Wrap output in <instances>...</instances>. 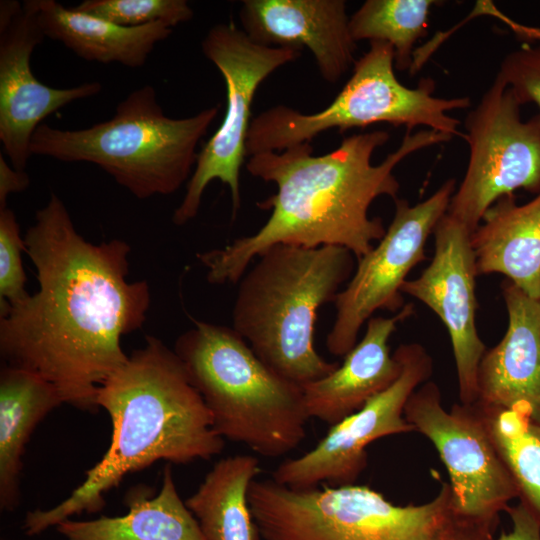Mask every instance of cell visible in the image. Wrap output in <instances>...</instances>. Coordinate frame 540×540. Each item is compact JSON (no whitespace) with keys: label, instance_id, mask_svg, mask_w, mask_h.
Listing matches in <instances>:
<instances>
[{"label":"cell","instance_id":"cell-1","mask_svg":"<svg viewBox=\"0 0 540 540\" xmlns=\"http://www.w3.org/2000/svg\"><path fill=\"white\" fill-rule=\"evenodd\" d=\"M24 241L39 289L0 316L1 358L51 383L65 404L95 412L99 387L128 360L122 336L146 320L149 284L127 281V242L87 241L53 192Z\"/></svg>","mask_w":540,"mask_h":540},{"label":"cell","instance_id":"cell-2","mask_svg":"<svg viewBox=\"0 0 540 540\" xmlns=\"http://www.w3.org/2000/svg\"><path fill=\"white\" fill-rule=\"evenodd\" d=\"M389 137L386 130L353 134L319 156L313 155L310 142L250 156L248 172L277 187L275 194L257 202L271 214L254 234L197 253L208 282H238L260 254L278 244L344 247L356 260L367 254L386 231L381 218L369 217V207L380 196L398 198L396 166L416 151L453 138L431 129L406 132L399 147L373 165V153Z\"/></svg>","mask_w":540,"mask_h":540},{"label":"cell","instance_id":"cell-3","mask_svg":"<svg viewBox=\"0 0 540 540\" xmlns=\"http://www.w3.org/2000/svg\"><path fill=\"white\" fill-rule=\"evenodd\" d=\"M96 402L112 423L107 451L64 501L26 513V535H38L74 515L101 510L107 492L128 474L156 461L189 464L208 460L224 449L225 441L215 431L182 361L154 336H146L145 345L104 381Z\"/></svg>","mask_w":540,"mask_h":540},{"label":"cell","instance_id":"cell-4","mask_svg":"<svg viewBox=\"0 0 540 540\" xmlns=\"http://www.w3.org/2000/svg\"><path fill=\"white\" fill-rule=\"evenodd\" d=\"M355 259L339 246L268 248L238 281L232 327L265 364L301 386L329 375L339 363L314 347L317 313L350 280Z\"/></svg>","mask_w":540,"mask_h":540},{"label":"cell","instance_id":"cell-5","mask_svg":"<svg viewBox=\"0 0 540 540\" xmlns=\"http://www.w3.org/2000/svg\"><path fill=\"white\" fill-rule=\"evenodd\" d=\"M174 351L223 438L276 458L306 437L303 388L265 364L233 328L192 319Z\"/></svg>","mask_w":540,"mask_h":540},{"label":"cell","instance_id":"cell-6","mask_svg":"<svg viewBox=\"0 0 540 540\" xmlns=\"http://www.w3.org/2000/svg\"><path fill=\"white\" fill-rule=\"evenodd\" d=\"M219 112V105L175 119L144 85L120 101L113 116L80 130L47 124L33 134L32 155L99 166L138 199L169 195L189 181L197 146Z\"/></svg>","mask_w":540,"mask_h":540},{"label":"cell","instance_id":"cell-7","mask_svg":"<svg viewBox=\"0 0 540 540\" xmlns=\"http://www.w3.org/2000/svg\"><path fill=\"white\" fill-rule=\"evenodd\" d=\"M394 61L392 45L371 41L369 50L355 61L351 77L324 109L304 114L277 105L254 117L246 141L247 155L281 152L293 145L311 142L332 128L343 133L381 122L405 126L407 132L426 126L464 138L459 120L448 112L468 108L470 99L434 96L435 83L431 78H423L416 88H408L398 81Z\"/></svg>","mask_w":540,"mask_h":540},{"label":"cell","instance_id":"cell-8","mask_svg":"<svg viewBox=\"0 0 540 540\" xmlns=\"http://www.w3.org/2000/svg\"><path fill=\"white\" fill-rule=\"evenodd\" d=\"M248 502L264 540H436L452 514L449 483L426 503L400 506L368 486L292 489L255 479Z\"/></svg>","mask_w":540,"mask_h":540},{"label":"cell","instance_id":"cell-9","mask_svg":"<svg viewBox=\"0 0 540 540\" xmlns=\"http://www.w3.org/2000/svg\"><path fill=\"white\" fill-rule=\"evenodd\" d=\"M201 48L224 79L226 110L220 126L198 152L185 195L173 213L172 222L179 226L196 217L203 193L213 180L229 187L232 215L236 216L240 207V170L247 156L256 91L269 75L301 55L291 48L258 44L234 22L211 27Z\"/></svg>","mask_w":540,"mask_h":540},{"label":"cell","instance_id":"cell-10","mask_svg":"<svg viewBox=\"0 0 540 540\" xmlns=\"http://www.w3.org/2000/svg\"><path fill=\"white\" fill-rule=\"evenodd\" d=\"M521 106L496 76L465 120L469 160L447 213L472 233L500 198L540 192V114L524 120Z\"/></svg>","mask_w":540,"mask_h":540},{"label":"cell","instance_id":"cell-11","mask_svg":"<svg viewBox=\"0 0 540 540\" xmlns=\"http://www.w3.org/2000/svg\"><path fill=\"white\" fill-rule=\"evenodd\" d=\"M455 184L454 179L446 180L413 206L404 199L394 200V217L384 236L357 260L350 280L334 300L336 316L326 338L331 354L345 356L377 310L399 312L404 307L402 286L409 272L426 260V242L447 213Z\"/></svg>","mask_w":540,"mask_h":540},{"label":"cell","instance_id":"cell-12","mask_svg":"<svg viewBox=\"0 0 540 540\" xmlns=\"http://www.w3.org/2000/svg\"><path fill=\"white\" fill-rule=\"evenodd\" d=\"M404 417L429 439L446 467L455 514L495 519L519 498L475 404L455 403L445 410L440 388L428 380L409 397Z\"/></svg>","mask_w":540,"mask_h":540},{"label":"cell","instance_id":"cell-13","mask_svg":"<svg viewBox=\"0 0 540 540\" xmlns=\"http://www.w3.org/2000/svg\"><path fill=\"white\" fill-rule=\"evenodd\" d=\"M394 352L402 364L398 379L332 425L313 449L277 466L272 473L275 482L292 489L355 484L367 466L370 443L415 431L404 417V408L411 394L432 376L433 359L419 343L401 344Z\"/></svg>","mask_w":540,"mask_h":540},{"label":"cell","instance_id":"cell-14","mask_svg":"<svg viewBox=\"0 0 540 540\" xmlns=\"http://www.w3.org/2000/svg\"><path fill=\"white\" fill-rule=\"evenodd\" d=\"M45 38L28 1L0 2V141L12 166L24 171L34 132L62 107L102 90L99 82L57 89L40 82L30 59Z\"/></svg>","mask_w":540,"mask_h":540},{"label":"cell","instance_id":"cell-15","mask_svg":"<svg viewBox=\"0 0 540 540\" xmlns=\"http://www.w3.org/2000/svg\"><path fill=\"white\" fill-rule=\"evenodd\" d=\"M472 232L446 213L436 225L434 255L415 279L406 280L402 293L429 307L449 334L458 378L460 403L477 401V371L487 348L476 328L475 253Z\"/></svg>","mask_w":540,"mask_h":540},{"label":"cell","instance_id":"cell-16","mask_svg":"<svg viewBox=\"0 0 540 540\" xmlns=\"http://www.w3.org/2000/svg\"><path fill=\"white\" fill-rule=\"evenodd\" d=\"M239 18L241 29L258 44L307 48L328 83L338 82L356 61L343 0H245Z\"/></svg>","mask_w":540,"mask_h":540},{"label":"cell","instance_id":"cell-17","mask_svg":"<svg viewBox=\"0 0 540 540\" xmlns=\"http://www.w3.org/2000/svg\"><path fill=\"white\" fill-rule=\"evenodd\" d=\"M502 295L508 327L484 353L477 371V401L520 411L540 424V299L505 281Z\"/></svg>","mask_w":540,"mask_h":540},{"label":"cell","instance_id":"cell-18","mask_svg":"<svg viewBox=\"0 0 540 540\" xmlns=\"http://www.w3.org/2000/svg\"><path fill=\"white\" fill-rule=\"evenodd\" d=\"M413 314V304L408 303L392 317H371L363 338L343 363L302 386L308 416L332 426L390 387L400 376L402 364L395 352L390 354L388 342L398 323Z\"/></svg>","mask_w":540,"mask_h":540},{"label":"cell","instance_id":"cell-19","mask_svg":"<svg viewBox=\"0 0 540 540\" xmlns=\"http://www.w3.org/2000/svg\"><path fill=\"white\" fill-rule=\"evenodd\" d=\"M471 234L478 275L499 273L540 299V192L517 205L513 195L495 202Z\"/></svg>","mask_w":540,"mask_h":540},{"label":"cell","instance_id":"cell-20","mask_svg":"<svg viewBox=\"0 0 540 540\" xmlns=\"http://www.w3.org/2000/svg\"><path fill=\"white\" fill-rule=\"evenodd\" d=\"M45 38L60 41L77 56L104 64L142 67L155 45L168 38L172 27L159 21L123 27L55 0H28Z\"/></svg>","mask_w":540,"mask_h":540},{"label":"cell","instance_id":"cell-21","mask_svg":"<svg viewBox=\"0 0 540 540\" xmlns=\"http://www.w3.org/2000/svg\"><path fill=\"white\" fill-rule=\"evenodd\" d=\"M125 503L128 512L123 516L67 519L55 527L66 540H207L178 494L170 465L164 468L157 495L145 496L138 488L131 490Z\"/></svg>","mask_w":540,"mask_h":540},{"label":"cell","instance_id":"cell-22","mask_svg":"<svg viewBox=\"0 0 540 540\" xmlns=\"http://www.w3.org/2000/svg\"><path fill=\"white\" fill-rule=\"evenodd\" d=\"M64 404L58 390L30 371L3 364L0 371V507L13 511L20 500L25 446L36 426Z\"/></svg>","mask_w":540,"mask_h":540},{"label":"cell","instance_id":"cell-23","mask_svg":"<svg viewBox=\"0 0 540 540\" xmlns=\"http://www.w3.org/2000/svg\"><path fill=\"white\" fill-rule=\"evenodd\" d=\"M259 460L237 454L219 460L185 501L207 540H255L258 533L248 502Z\"/></svg>","mask_w":540,"mask_h":540},{"label":"cell","instance_id":"cell-24","mask_svg":"<svg viewBox=\"0 0 540 540\" xmlns=\"http://www.w3.org/2000/svg\"><path fill=\"white\" fill-rule=\"evenodd\" d=\"M474 404L518 488L520 500L540 521V424L517 410Z\"/></svg>","mask_w":540,"mask_h":540},{"label":"cell","instance_id":"cell-25","mask_svg":"<svg viewBox=\"0 0 540 540\" xmlns=\"http://www.w3.org/2000/svg\"><path fill=\"white\" fill-rule=\"evenodd\" d=\"M434 0H367L350 17L349 28L355 42L383 41L394 48V64L410 70L415 43L427 33Z\"/></svg>","mask_w":540,"mask_h":540},{"label":"cell","instance_id":"cell-26","mask_svg":"<svg viewBox=\"0 0 540 540\" xmlns=\"http://www.w3.org/2000/svg\"><path fill=\"white\" fill-rule=\"evenodd\" d=\"M73 8L123 27L159 21L174 27L194 15L186 0H85Z\"/></svg>","mask_w":540,"mask_h":540},{"label":"cell","instance_id":"cell-27","mask_svg":"<svg viewBox=\"0 0 540 540\" xmlns=\"http://www.w3.org/2000/svg\"><path fill=\"white\" fill-rule=\"evenodd\" d=\"M26 252L24 238L14 212L0 210V316L6 314L10 305L26 299V275L22 253Z\"/></svg>","mask_w":540,"mask_h":540},{"label":"cell","instance_id":"cell-28","mask_svg":"<svg viewBox=\"0 0 540 540\" xmlns=\"http://www.w3.org/2000/svg\"><path fill=\"white\" fill-rule=\"evenodd\" d=\"M521 105L534 103L540 109V44L524 45L508 53L497 74Z\"/></svg>","mask_w":540,"mask_h":540},{"label":"cell","instance_id":"cell-29","mask_svg":"<svg viewBox=\"0 0 540 540\" xmlns=\"http://www.w3.org/2000/svg\"><path fill=\"white\" fill-rule=\"evenodd\" d=\"M496 519H473L452 514L436 540H494Z\"/></svg>","mask_w":540,"mask_h":540},{"label":"cell","instance_id":"cell-30","mask_svg":"<svg viewBox=\"0 0 540 540\" xmlns=\"http://www.w3.org/2000/svg\"><path fill=\"white\" fill-rule=\"evenodd\" d=\"M511 522L510 532L502 531L496 540H540V521L534 512L520 500L506 509Z\"/></svg>","mask_w":540,"mask_h":540},{"label":"cell","instance_id":"cell-31","mask_svg":"<svg viewBox=\"0 0 540 540\" xmlns=\"http://www.w3.org/2000/svg\"><path fill=\"white\" fill-rule=\"evenodd\" d=\"M476 16L487 15L503 22L520 40L540 44V27L519 23L499 10L492 1H477L473 9Z\"/></svg>","mask_w":540,"mask_h":540},{"label":"cell","instance_id":"cell-32","mask_svg":"<svg viewBox=\"0 0 540 540\" xmlns=\"http://www.w3.org/2000/svg\"><path fill=\"white\" fill-rule=\"evenodd\" d=\"M30 183L25 171L10 166L4 156L0 154V210L6 207L9 194L25 190Z\"/></svg>","mask_w":540,"mask_h":540}]
</instances>
